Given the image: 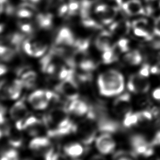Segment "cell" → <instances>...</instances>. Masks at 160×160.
<instances>
[{"instance_id":"cell-1","label":"cell","mask_w":160,"mask_h":160,"mask_svg":"<svg viewBox=\"0 0 160 160\" xmlns=\"http://www.w3.org/2000/svg\"><path fill=\"white\" fill-rule=\"evenodd\" d=\"M98 86L100 94L110 97L121 94L124 88L122 74L114 69L101 73L98 78Z\"/></svg>"},{"instance_id":"cell-2","label":"cell","mask_w":160,"mask_h":160,"mask_svg":"<svg viewBox=\"0 0 160 160\" xmlns=\"http://www.w3.org/2000/svg\"><path fill=\"white\" fill-rule=\"evenodd\" d=\"M58 99L59 96L57 94L44 89L34 91L28 98L29 104L36 110H43L48 108L51 101Z\"/></svg>"},{"instance_id":"cell-3","label":"cell","mask_w":160,"mask_h":160,"mask_svg":"<svg viewBox=\"0 0 160 160\" xmlns=\"http://www.w3.org/2000/svg\"><path fill=\"white\" fill-rule=\"evenodd\" d=\"M29 148L34 153L41 155L44 160H49L52 155L54 149L51 141L44 136H36L29 144Z\"/></svg>"},{"instance_id":"cell-4","label":"cell","mask_w":160,"mask_h":160,"mask_svg":"<svg viewBox=\"0 0 160 160\" xmlns=\"http://www.w3.org/2000/svg\"><path fill=\"white\" fill-rule=\"evenodd\" d=\"M57 91L69 101L79 98L78 84L76 80L74 72L61 80V82L57 86Z\"/></svg>"},{"instance_id":"cell-5","label":"cell","mask_w":160,"mask_h":160,"mask_svg":"<svg viewBox=\"0 0 160 160\" xmlns=\"http://www.w3.org/2000/svg\"><path fill=\"white\" fill-rule=\"evenodd\" d=\"M23 88L20 79H14L10 82H1L0 97L7 99H17L19 98Z\"/></svg>"},{"instance_id":"cell-6","label":"cell","mask_w":160,"mask_h":160,"mask_svg":"<svg viewBox=\"0 0 160 160\" xmlns=\"http://www.w3.org/2000/svg\"><path fill=\"white\" fill-rule=\"evenodd\" d=\"M22 47L27 55L34 58L42 57L46 54L48 49V44L46 42L32 39H24Z\"/></svg>"},{"instance_id":"cell-7","label":"cell","mask_w":160,"mask_h":160,"mask_svg":"<svg viewBox=\"0 0 160 160\" xmlns=\"http://www.w3.org/2000/svg\"><path fill=\"white\" fill-rule=\"evenodd\" d=\"M133 152L137 155H142L145 157L151 156L153 152V146L149 143L146 138L141 134H134L130 139Z\"/></svg>"},{"instance_id":"cell-8","label":"cell","mask_w":160,"mask_h":160,"mask_svg":"<svg viewBox=\"0 0 160 160\" xmlns=\"http://www.w3.org/2000/svg\"><path fill=\"white\" fill-rule=\"evenodd\" d=\"M92 121L89 120L84 122L79 126H77L76 132L83 144L88 146L96 139L97 127L92 123Z\"/></svg>"},{"instance_id":"cell-9","label":"cell","mask_w":160,"mask_h":160,"mask_svg":"<svg viewBox=\"0 0 160 160\" xmlns=\"http://www.w3.org/2000/svg\"><path fill=\"white\" fill-rule=\"evenodd\" d=\"M112 111L119 117H124L131 112V96L128 93L119 95L113 102Z\"/></svg>"},{"instance_id":"cell-10","label":"cell","mask_w":160,"mask_h":160,"mask_svg":"<svg viewBox=\"0 0 160 160\" xmlns=\"http://www.w3.org/2000/svg\"><path fill=\"white\" fill-rule=\"evenodd\" d=\"M127 87L130 91L134 93L144 94L148 91L150 84L146 78L138 74L130 76Z\"/></svg>"},{"instance_id":"cell-11","label":"cell","mask_w":160,"mask_h":160,"mask_svg":"<svg viewBox=\"0 0 160 160\" xmlns=\"http://www.w3.org/2000/svg\"><path fill=\"white\" fill-rule=\"evenodd\" d=\"M96 147L100 153L108 154L116 148V142L109 133H103L96 138Z\"/></svg>"},{"instance_id":"cell-12","label":"cell","mask_w":160,"mask_h":160,"mask_svg":"<svg viewBox=\"0 0 160 160\" xmlns=\"http://www.w3.org/2000/svg\"><path fill=\"white\" fill-rule=\"evenodd\" d=\"M75 39L72 31L66 27L62 28L57 33L55 40L54 46L61 47H70L73 46Z\"/></svg>"},{"instance_id":"cell-13","label":"cell","mask_w":160,"mask_h":160,"mask_svg":"<svg viewBox=\"0 0 160 160\" xmlns=\"http://www.w3.org/2000/svg\"><path fill=\"white\" fill-rule=\"evenodd\" d=\"M11 118L16 122L21 121L29 116V111L24 99L17 101L9 111Z\"/></svg>"},{"instance_id":"cell-14","label":"cell","mask_w":160,"mask_h":160,"mask_svg":"<svg viewBox=\"0 0 160 160\" xmlns=\"http://www.w3.org/2000/svg\"><path fill=\"white\" fill-rule=\"evenodd\" d=\"M95 12L100 18L103 24H108L117 15V8L102 4L96 7Z\"/></svg>"},{"instance_id":"cell-15","label":"cell","mask_w":160,"mask_h":160,"mask_svg":"<svg viewBox=\"0 0 160 160\" xmlns=\"http://www.w3.org/2000/svg\"><path fill=\"white\" fill-rule=\"evenodd\" d=\"M98 131L103 133H112L119 129V124L111 119L109 115L100 119L96 122Z\"/></svg>"},{"instance_id":"cell-16","label":"cell","mask_w":160,"mask_h":160,"mask_svg":"<svg viewBox=\"0 0 160 160\" xmlns=\"http://www.w3.org/2000/svg\"><path fill=\"white\" fill-rule=\"evenodd\" d=\"M89 105L83 100L79 98L70 101L66 109L68 112L76 116H81L87 114L89 110Z\"/></svg>"},{"instance_id":"cell-17","label":"cell","mask_w":160,"mask_h":160,"mask_svg":"<svg viewBox=\"0 0 160 160\" xmlns=\"http://www.w3.org/2000/svg\"><path fill=\"white\" fill-rule=\"evenodd\" d=\"M121 6L122 9L129 15L141 14L145 12L139 0H129L122 3Z\"/></svg>"},{"instance_id":"cell-18","label":"cell","mask_w":160,"mask_h":160,"mask_svg":"<svg viewBox=\"0 0 160 160\" xmlns=\"http://www.w3.org/2000/svg\"><path fill=\"white\" fill-rule=\"evenodd\" d=\"M20 80L24 88L29 89H32L36 84L38 75L34 71L28 69L22 73L20 77Z\"/></svg>"},{"instance_id":"cell-19","label":"cell","mask_w":160,"mask_h":160,"mask_svg":"<svg viewBox=\"0 0 160 160\" xmlns=\"http://www.w3.org/2000/svg\"><path fill=\"white\" fill-rule=\"evenodd\" d=\"M111 40V34L108 31H104L98 36L95 42L96 46L99 50L103 52L111 48L110 45Z\"/></svg>"},{"instance_id":"cell-20","label":"cell","mask_w":160,"mask_h":160,"mask_svg":"<svg viewBox=\"0 0 160 160\" xmlns=\"http://www.w3.org/2000/svg\"><path fill=\"white\" fill-rule=\"evenodd\" d=\"M18 129L16 128L15 129L8 126L6 128L5 134L8 137L9 144L14 148L20 147L22 144V138L21 136L17 132Z\"/></svg>"},{"instance_id":"cell-21","label":"cell","mask_w":160,"mask_h":160,"mask_svg":"<svg viewBox=\"0 0 160 160\" xmlns=\"http://www.w3.org/2000/svg\"><path fill=\"white\" fill-rule=\"evenodd\" d=\"M84 147L79 143L73 142L66 145L64 147V154L72 158H76L84 152Z\"/></svg>"},{"instance_id":"cell-22","label":"cell","mask_w":160,"mask_h":160,"mask_svg":"<svg viewBox=\"0 0 160 160\" xmlns=\"http://www.w3.org/2000/svg\"><path fill=\"white\" fill-rule=\"evenodd\" d=\"M53 17L50 13H39L36 17V23L42 29H49L52 26Z\"/></svg>"},{"instance_id":"cell-23","label":"cell","mask_w":160,"mask_h":160,"mask_svg":"<svg viewBox=\"0 0 160 160\" xmlns=\"http://www.w3.org/2000/svg\"><path fill=\"white\" fill-rule=\"evenodd\" d=\"M131 26V24L128 21H120L113 23L110 27V30L115 34L122 36L128 33Z\"/></svg>"},{"instance_id":"cell-24","label":"cell","mask_w":160,"mask_h":160,"mask_svg":"<svg viewBox=\"0 0 160 160\" xmlns=\"http://www.w3.org/2000/svg\"><path fill=\"white\" fill-rule=\"evenodd\" d=\"M16 54V49L0 44V59L4 61H11Z\"/></svg>"},{"instance_id":"cell-25","label":"cell","mask_w":160,"mask_h":160,"mask_svg":"<svg viewBox=\"0 0 160 160\" xmlns=\"http://www.w3.org/2000/svg\"><path fill=\"white\" fill-rule=\"evenodd\" d=\"M124 59L129 64L138 65L141 62L142 56L138 51L134 50L126 54Z\"/></svg>"},{"instance_id":"cell-26","label":"cell","mask_w":160,"mask_h":160,"mask_svg":"<svg viewBox=\"0 0 160 160\" xmlns=\"http://www.w3.org/2000/svg\"><path fill=\"white\" fill-rule=\"evenodd\" d=\"M32 4H28V6L26 5H23L22 6L20 7L18 9L16 12L17 16L22 19H26L31 18L33 15L32 12Z\"/></svg>"},{"instance_id":"cell-27","label":"cell","mask_w":160,"mask_h":160,"mask_svg":"<svg viewBox=\"0 0 160 160\" xmlns=\"http://www.w3.org/2000/svg\"><path fill=\"white\" fill-rule=\"evenodd\" d=\"M139 123V116L138 112H132L124 117L123 126L126 128H131Z\"/></svg>"},{"instance_id":"cell-28","label":"cell","mask_w":160,"mask_h":160,"mask_svg":"<svg viewBox=\"0 0 160 160\" xmlns=\"http://www.w3.org/2000/svg\"><path fill=\"white\" fill-rule=\"evenodd\" d=\"M79 66L84 72H90L96 68V64L91 59L82 58L79 62Z\"/></svg>"},{"instance_id":"cell-29","label":"cell","mask_w":160,"mask_h":160,"mask_svg":"<svg viewBox=\"0 0 160 160\" xmlns=\"http://www.w3.org/2000/svg\"><path fill=\"white\" fill-rule=\"evenodd\" d=\"M102 62L104 64H111L117 59L116 52L112 48L104 51H103V54L102 55Z\"/></svg>"},{"instance_id":"cell-30","label":"cell","mask_w":160,"mask_h":160,"mask_svg":"<svg viewBox=\"0 0 160 160\" xmlns=\"http://www.w3.org/2000/svg\"><path fill=\"white\" fill-rule=\"evenodd\" d=\"M1 160H19V154L14 149H9L6 150L1 155Z\"/></svg>"},{"instance_id":"cell-31","label":"cell","mask_w":160,"mask_h":160,"mask_svg":"<svg viewBox=\"0 0 160 160\" xmlns=\"http://www.w3.org/2000/svg\"><path fill=\"white\" fill-rule=\"evenodd\" d=\"M82 19V24L86 27V28H93V29H99L101 28V25L99 24L98 23L96 22L95 20H94L91 16H88Z\"/></svg>"},{"instance_id":"cell-32","label":"cell","mask_w":160,"mask_h":160,"mask_svg":"<svg viewBox=\"0 0 160 160\" xmlns=\"http://www.w3.org/2000/svg\"><path fill=\"white\" fill-rule=\"evenodd\" d=\"M138 113L139 116V122L150 121L153 118L152 112L149 110H143L138 112Z\"/></svg>"},{"instance_id":"cell-33","label":"cell","mask_w":160,"mask_h":160,"mask_svg":"<svg viewBox=\"0 0 160 160\" xmlns=\"http://www.w3.org/2000/svg\"><path fill=\"white\" fill-rule=\"evenodd\" d=\"M68 13L69 16H73L77 13V11L80 8V4L76 0H71L68 4Z\"/></svg>"},{"instance_id":"cell-34","label":"cell","mask_w":160,"mask_h":160,"mask_svg":"<svg viewBox=\"0 0 160 160\" xmlns=\"http://www.w3.org/2000/svg\"><path fill=\"white\" fill-rule=\"evenodd\" d=\"M114 48L121 52L128 51L129 50V40L124 38L119 39L114 46Z\"/></svg>"},{"instance_id":"cell-35","label":"cell","mask_w":160,"mask_h":160,"mask_svg":"<svg viewBox=\"0 0 160 160\" xmlns=\"http://www.w3.org/2000/svg\"><path fill=\"white\" fill-rule=\"evenodd\" d=\"M19 27L21 32L24 34H30L34 30L32 24L29 22H20L19 24Z\"/></svg>"},{"instance_id":"cell-36","label":"cell","mask_w":160,"mask_h":160,"mask_svg":"<svg viewBox=\"0 0 160 160\" xmlns=\"http://www.w3.org/2000/svg\"><path fill=\"white\" fill-rule=\"evenodd\" d=\"M134 34L138 37L144 38L146 39H151L152 37L146 29L142 28H134Z\"/></svg>"},{"instance_id":"cell-37","label":"cell","mask_w":160,"mask_h":160,"mask_svg":"<svg viewBox=\"0 0 160 160\" xmlns=\"http://www.w3.org/2000/svg\"><path fill=\"white\" fill-rule=\"evenodd\" d=\"M136 155L132 152L131 153H126L120 152L116 155V160H134V158Z\"/></svg>"},{"instance_id":"cell-38","label":"cell","mask_w":160,"mask_h":160,"mask_svg":"<svg viewBox=\"0 0 160 160\" xmlns=\"http://www.w3.org/2000/svg\"><path fill=\"white\" fill-rule=\"evenodd\" d=\"M147 25H148V21L144 18L135 20L132 22V26L133 28L146 29Z\"/></svg>"},{"instance_id":"cell-39","label":"cell","mask_w":160,"mask_h":160,"mask_svg":"<svg viewBox=\"0 0 160 160\" xmlns=\"http://www.w3.org/2000/svg\"><path fill=\"white\" fill-rule=\"evenodd\" d=\"M150 73H151V66L148 64H143L139 71V74H140L141 76L144 78L148 77Z\"/></svg>"},{"instance_id":"cell-40","label":"cell","mask_w":160,"mask_h":160,"mask_svg":"<svg viewBox=\"0 0 160 160\" xmlns=\"http://www.w3.org/2000/svg\"><path fill=\"white\" fill-rule=\"evenodd\" d=\"M6 109L4 106L0 102V125L6 122Z\"/></svg>"},{"instance_id":"cell-41","label":"cell","mask_w":160,"mask_h":160,"mask_svg":"<svg viewBox=\"0 0 160 160\" xmlns=\"http://www.w3.org/2000/svg\"><path fill=\"white\" fill-rule=\"evenodd\" d=\"M68 13V4H64L61 5L58 9V14L59 16H64Z\"/></svg>"},{"instance_id":"cell-42","label":"cell","mask_w":160,"mask_h":160,"mask_svg":"<svg viewBox=\"0 0 160 160\" xmlns=\"http://www.w3.org/2000/svg\"><path fill=\"white\" fill-rule=\"evenodd\" d=\"M151 144L152 146L160 145V131H158L156 133V134L154 135L152 141L151 142Z\"/></svg>"},{"instance_id":"cell-43","label":"cell","mask_w":160,"mask_h":160,"mask_svg":"<svg viewBox=\"0 0 160 160\" xmlns=\"http://www.w3.org/2000/svg\"><path fill=\"white\" fill-rule=\"evenodd\" d=\"M153 117H154L156 119V122L158 124L160 125V108H155L153 109L152 111Z\"/></svg>"},{"instance_id":"cell-44","label":"cell","mask_w":160,"mask_h":160,"mask_svg":"<svg viewBox=\"0 0 160 160\" xmlns=\"http://www.w3.org/2000/svg\"><path fill=\"white\" fill-rule=\"evenodd\" d=\"M154 32L157 36L160 37V18L158 19L155 22Z\"/></svg>"},{"instance_id":"cell-45","label":"cell","mask_w":160,"mask_h":160,"mask_svg":"<svg viewBox=\"0 0 160 160\" xmlns=\"http://www.w3.org/2000/svg\"><path fill=\"white\" fill-rule=\"evenodd\" d=\"M152 98L158 101H160V88L155 89L152 93Z\"/></svg>"},{"instance_id":"cell-46","label":"cell","mask_w":160,"mask_h":160,"mask_svg":"<svg viewBox=\"0 0 160 160\" xmlns=\"http://www.w3.org/2000/svg\"><path fill=\"white\" fill-rule=\"evenodd\" d=\"M8 3V0H0V15L5 11V8Z\"/></svg>"},{"instance_id":"cell-47","label":"cell","mask_w":160,"mask_h":160,"mask_svg":"<svg viewBox=\"0 0 160 160\" xmlns=\"http://www.w3.org/2000/svg\"><path fill=\"white\" fill-rule=\"evenodd\" d=\"M8 71L7 67L2 64H0V76L6 74Z\"/></svg>"},{"instance_id":"cell-48","label":"cell","mask_w":160,"mask_h":160,"mask_svg":"<svg viewBox=\"0 0 160 160\" xmlns=\"http://www.w3.org/2000/svg\"><path fill=\"white\" fill-rule=\"evenodd\" d=\"M4 25L3 24H0V34L3 31L4 29Z\"/></svg>"},{"instance_id":"cell-49","label":"cell","mask_w":160,"mask_h":160,"mask_svg":"<svg viewBox=\"0 0 160 160\" xmlns=\"http://www.w3.org/2000/svg\"><path fill=\"white\" fill-rule=\"evenodd\" d=\"M147 2H148V3H151V2H154V1H157V0H145Z\"/></svg>"},{"instance_id":"cell-50","label":"cell","mask_w":160,"mask_h":160,"mask_svg":"<svg viewBox=\"0 0 160 160\" xmlns=\"http://www.w3.org/2000/svg\"><path fill=\"white\" fill-rule=\"evenodd\" d=\"M116 2H117L119 4H122V0H114Z\"/></svg>"},{"instance_id":"cell-51","label":"cell","mask_w":160,"mask_h":160,"mask_svg":"<svg viewBox=\"0 0 160 160\" xmlns=\"http://www.w3.org/2000/svg\"><path fill=\"white\" fill-rule=\"evenodd\" d=\"M3 134H4V132L2 131V130L0 129V139L2 138V136Z\"/></svg>"},{"instance_id":"cell-52","label":"cell","mask_w":160,"mask_h":160,"mask_svg":"<svg viewBox=\"0 0 160 160\" xmlns=\"http://www.w3.org/2000/svg\"><path fill=\"white\" fill-rule=\"evenodd\" d=\"M148 160H160V159L158 158H152V159H150Z\"/></svg>"},{"instance_id":"cell-53","label":"cell","mask_w":160,"mask_h":160,"mask_svg":"<svg viewBox=\"0 0 160 160\" xmlns=\"http://www.w3.org/2000/svg\"><path fill=\"white\" fill-rule=\"evenodd\" d=\"M22 160H34V159H32L31 158H25V159H24Z\"/></svg>"},{"instance_id":"cell-54","label":"cell","mask_w":160,"mask_h":160,"mask_svg":"<svg viewBox=\"0 0 160 160\" xmlns=\"http://www.w3.org/2000/svg\"><path fill=\"white\" fill-rule=\"evenodd\" d=\"M159 7H160V2H159Z\"/></svg>"}]
</instances>
